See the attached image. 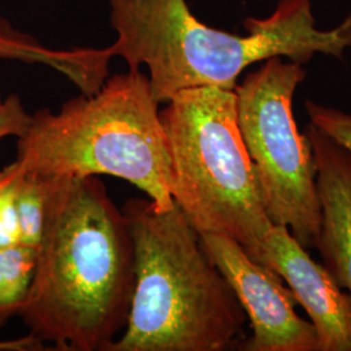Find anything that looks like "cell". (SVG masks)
Wrapping results in <instances>:
<instances>
[{"mask_svg":"<svg viewBox=\"0 0 351 351\" xmlns=\"http://www.w3.org/2000/svg\"><path fill=\"white\" fill-rule=\"evenodd\" d=\"M165 103L172 199L199 234L230 237L252 258L274 224L239 130L234 90L188 88Z\"/></svg>","mask_w":351,"mask_h":351,"instance_id":"5","label":"cell"},{"mask_svg":"<svg viewBox=\"0 0 351 351\" xmlns=\"http://www.w3.org/2000/svg\"><path fill=\"white\" fill-rule=\"evenodd\" d=\"M306 108L311 123L345 147L351 155V114L314 101H306Z\"/></svg>","mask_w":351,"mask_h":351,"instance_id":"14","label":"cell"},{"mask_svg":"<svg viewBox=\"0 0 351 351\" xmlns=\"http://www.w3.org/2000/svg\"><path fill=\"white\" fill-rule=\"evenodd\" d=\"M110 7L113 56L129 69L147 66L160 104L188 88L234 90L249 65L275 56L303 64L317 52L341 58L351 46V14L336 29L319 30L310 0H281L271 17L247 19L245 37L202 24L186 0H110Z\"/></svg>","mask_w":351,"mask_h":351,"instance_id":"2","label":"cell"},{"mask_svg":"<svg viewBox=\"0 0 351 351\" xmlns=\"http://www.w3.org/2000/svg\"><path fill=\"white\" fill-rule=\"evenodd\" d=\"M306 136L314 152L322 207L316 247L329 274L351 295V155L313 123Z\"/></svg>","mask_w":351,"mask_h":351,"instance_id":"9","label":"cell"},{"mask_svg":"<svg viewBox=\"0 0 351 351\" xmlns=\"http://www.w3.org/2000/svg\"><path fill=\"white\" fill-rule=\"evenodd\" d=\"M159 106L139 69L112 75L97 93L66 101L58 113L43 108L32 114L13 163L51 177L114 176L145 191L159 208H172Z\"/></svg>","mask_w":351,"mask_h":351,"instance_id":"4","label":"cell"},{"mask_svg":"<svg viewBox=\"0 0 351 351\" xmlns=\"http://www.w3.org/2000/svg\"><path fill=\"white\" fill-rule=\"evenodd\" d=\"M136 287L123 336L110 351H226L247 322L237 295L182 211L130 198L123 207Z\"/></svg>","mask_w":351,"mask_h":351,"instance_id":"3","label":"cell"},{"mask_svg":"<svg viewBox=\"0 0 351 351\" xmlns=\"http://www.w3.org/2000/svg\"><path fill=\"white\" fill-rule=\"evenodd\" d=\"M43 341L37 339L33 335H27L25 337L17 339L0 341V351H40L45 350Z\"/></svg>","mask_w":351,"mask_h":351,"instance_id":"16","label":"cell"},{"mask_svg":"<svg viewBox=\"0 0 351 351\" xmlns=\"http://www.w3.org/2000/svg\"><path fill=\"white\" fill-rule=\"evenodd\" d=\"M32 114L26 112L19 95L11 94L7 98L0 95V139L21 137L25 133Z\"/></svg>","mask_w":351,"mask_h":351,"instance_id":"15","label":"cell"},{"mask_svg":"<svg viewBox=\"0 0 351 351\" xmlns=\"http://www.w3.org/2000/svg\"><path fill=\"white\" fill-rule=\"evenodd\" d=\"M11 165L16 175V208L20 242L38 249L47 224L53 195L64 177L24 172L14 163Z\"/></svg>","mask_w":351,"mask_h":351,"instance_id":"11","label":"cell"},{"mask_svg":"<svg viewBox=\"0 0 351 351\" xmlns=\"http://www.w3.org/2000/svg\"><path fill=\"white\" fill-rule=\"evenodd\" d=\"M37 251L21 242L0 247V328L20 316L34 276Z\"/></svg>","mask_w":351,"mask_h":351,"instance_id":"12","label":"cell"},{"mask_svg":"<svg viewBox=\"0 0 351 351\" xmlns=\"http://www.w3.org/2000/svg\"><path fill=\"white\" fill-rule=\"evenodd\" d=\"M111 49L50 50L0 19V59L43 64L68 77L82 94L97 93L108 77Z\"/></svg>","mask_w":351,"mask_h":351,"instance_id":"10","label":"cell"},{"mask_svg":"<svg viewBox=\"0 0 351 351\" xmlns=\"http://www.w3.org/2000/svg\"><path fill=\"white\" fill-rule=\"evenodd\" d=\"M306 77L302 64L275 56L234 88L237 119L255 169L264 210L287 226L302 247H315L322 207L314 152L293 114V97Z\"/></svg>","mask_w":351,"mask_h":351,"instance_id":"6","label":"cell"},{"mask_svg":"<svg viewBox=\"0 0 351 351\" xmlns=\"http://www.w3.org/2000/svg\"><path fill=\"white\" fill-rule=\"evenodd\" d=\"M282 277L311 317L319 351H351V295L316 263L287 226H272L251 258Z\"/></svg>","mask_w":351,"mask_h":351,"instance_id":"8","label":"cell"},{"mask_svg":"<svg viewBox=\"0 0 351 351\" xmlns=\"http://www.w3.org/2000/svg\"><path fill=\"white\" fill-rule=\"evenodd\" d=\"M202 245L233 289L250 323L245 351H319L313 323L294 311L298 303L282 277L252 261L237 241L223 234H201Z\"/></svg>","mask_w":351,"mask_h":351,"instance_id":"7","label":"cell"},{"mask_svg":"<svg viewBox=\"0 0 351 351\" xmlns=\"http://www.w3.org/2000/svg\"><path fill=\"white\" fill-rule=\"evenodd\" d=\"M20 242L16 208V175L8 164L0 171V247Z\"/></svg>","mask_w":351,"mask_h":351,"instance_id":"13","label":"cell"},{"mask_svg":"<svg viewBox=\"0 0 351 351\" xmlns=\"http://www.w3.org/2000/svg\"><path fill=\"white\" fill-rule=\"evenodd\" d=\"M136 256L123 210L97 176L64 177L20 317L59 351H110L124 332Z\"/></svg>","mask_w":351,"mask_h":351,"instance_id":"1","label":"cell"}]
</instances>
